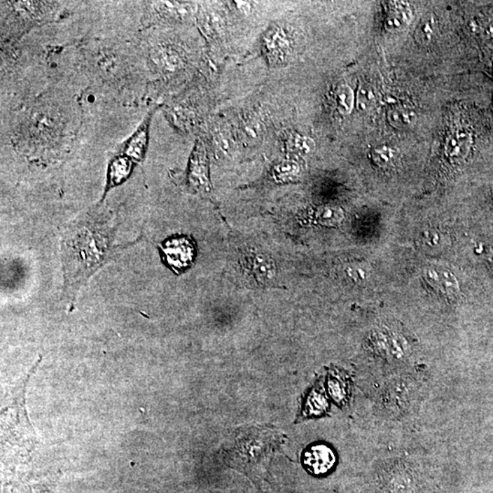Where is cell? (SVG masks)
Returning a JSON list of instances; mask_svg holds the SVG:
<instances>
[{
  "instance_id": "4",
  "label": "cell",
  "mask_w": 493,
  "mask_h": 493,
  "mask_svg": "<svg viewBox=\"0 0 493 493\" xmlns=\"http://www.w3.org/2000/svg\"><path fill=\"white\" fill-rule=\"evenodd\" d=\"M153 112L144 117V121L125 143L122 144L118 153L127 156L134 164L140 163L146 155L149 141V129Z\"/></svg>"
},
{
  "instance_id": "8",
  "label": "cell",
  "mask_w": 493,
  "mask_h": 493,
  "mask_svg": "<svg viewBox=\"0 0 493 493\" xmlns=\"http://www.w3.org/2000/svg\"><path fill=\"white\" fill-rule=\"evenodd\" d=\"M189 180L198 190L209 189L207 158L203 146L195 147L191 158L190 167H189Z\"/></svg>"
},
{
  "instance_id": "15",
  "label": "cell",
  "mask_w": 493,
  "mask_h": 493,
  "mask_svg": "<svg viewBox=\"0 0 493 493\" xmlns=\"http://www.w3.org/2000/svg\"><path fill=\"white\" fill-rule=\"evenodd\" d=\"M335 102L340 113L347 116L353 111L356 104V95L350 86L340 85L335 91Z\"/></svg>"
},
{
  "instance_id": "13",
  "label": "cell",
  "mask_w": 493,
  "mask_h": 493,
  "mask_svg": "<svg viewBox=\"0 0 493 493\" xmlns=\"http://www.w3.org/2000/svg\"><path fill=\"white\" fill-rule=\"evenodd\" d=\"M438 29V20L434 14L428 13L422 17L414 32L415 41L420 46H426L435 37Z\"/></svg>"
},
{
  "instance_id": "12",
  "label": "cell",
  "mask_w": 493,
  "mask_h": 493,
  "mask_svg": "<svg viewBox=\"0 0 493 493\" xmlns=\"http://www.w3.org/2000/svg\"><path fill=\"white\" fill-rule=\"evenodd\" d=\"M416 112L408 106H394L387 112V121L392 127L404 130L412 127L417 123Z\"/></svg>"
},
{
  "instance_id": "6",
  "label": "cell",
  "mask_w": 493,
  "mask_h": 493,
  "mask_svg": "<svg viewBox=\"0 0 493 493\" xmlns=\"http://www.w3.org/2000/svg\"><path fill=\"white\" fill-rule=\"evenodd\" d=\"M134 162L127 156L117 153L108 167L107 182L105 186L104 197L111 188L123 184L130 176L133 171Z\"/></svg>"
},
{
  "instance_id": "23",
  "label": "cell",
  "mask_w": 493,
  "mask_h": 493,
  "mask_svg": "<svg viewBox=\"0 0 493 493\" xmlns=\"http://www.w3.org/2000/svg\"><path fill=\"white\" fill-rule=\"evenodd\" d=\"M344 387V384L338 380V378H332V380L329 381L331 396H332V398L335 399V401H342V399L344 398L345 392L344 387Z\"/></svg>"
},
{
  "instance_id": "5",
  "label": "cell",
  "mask_w": 493,
  "mask_h": 493,
  "mask_svg": "<svg viewBox=\"0 0 493 493\" xmlns=\"http://www.w3.org/2000/svg\"><path fill=\"white\" fill-rule=\"evenodd\" d=\"M335 461V453L326 445L310 447L303 456V465L314 475L328 473Z\"/></svg>"
},
{
  "instance_id": "3",
  "label": "cell",
  "mask_w": 493,
  "mask_h": 493,
  "mask_svg": "<svg viewBox=\"0 0 493 493\" xmlns=\"http://www.w3.org/2000/svg\"><path fill=\"white\" fill-rule=\"evenodd\" d=\"M161 248L167 263L179 272L186 270L193 261L195 246L188 237H173L164 242Z\"/></svg>"
},
{
  "instance_id": "17",
  "label": "cell",
  "mask_w": 493,
  "mask_h": 493,
  "mask_svg": "<svg viewBox=\"0 0 493 493\" xmlns=\"http://www.w3.org/2000/svg\"><path fill=\"white\" fill-rule=\"evenodd\" d=\"M373 162L380 167H387L393 163L396 158L395 150L391 147L378 146L370 153Z\"/></svg>"
},
{
  "instance_id": "18",
  "label": "cell",
  "mask_w": 493,
  "mask_h": 493,
  "mask_svg": "<svg viewBox=\"0 0 493 493\" xmlns=\"http://www.w3.org/2000/svg\"><path fill=\"white\" fill-rule=\"evenodd\" d=\"M327 403L320 393L312 392L308 396L307 401L303 407V415H320L326 410Z\"/></svg>"
},
{
  "instance_id": "21",
  "label": "cell",
  "mask_w": 493,
  "mask_h": 493,
  "mask_svg": "<svg viewBox=\"0 0 493 493\" xmlns=\"http://www.w3.org/2000/svg\"><path fill=\"white\" fill-rule=\"evenodd\" d=\"M298 171V165L293 161H286L276 167L275 175L279 179H285L297 175Z\"/></svg>"
},
{
  "instance_id": "14",
  "label": "cell",
  "mask_w": 493,
  "mask_h": 493,
  "mask_svg": "<svg viewBox=\"0 0 493 493\" xmlns=\"http://www.w3.org/2000/svg\"><path fill=\"white\" fill-rule=\"evenodd\" d=\"M429 284L447 294L458 293L459 285L452 273L446 270H431L426 273Z\"/></svg>"
},
{
  "instance_id": "11",
  "label": "cell",
  "mask_w": 493,
  "mask_h": 493,
  "mask_svg": "<svg viewBox=\"0 0 493 493\" xmlns=\"http://www.w3.org/2000/svg\"><path fill=\"white\" fill-rule=\"evenodd\" d=\"M249 266L258 281L266 284L272 281L276 275V267L270 258L263 254H254L249 258Z\"/></svg>"
},
{
  "instance_id": "20",
  "label": "cell",
  "mask_w": 493,
  "mask_h": 493,
  "mask_svg": "<svg viewBox=\"0 0 493 493\" xmlns=\"http://www.w3.org/2000/svg\"><path fill=\"white\" fill-rule=\"evenodd\" d=\"M342 216L341 210L332 207H321L317 212V218L323 223H338Z\"/></svg>"
},
{
  "instance_id": "1",
  "label": "cell",
  "mask_w": 493,
  "mask_h": 493,
  "mask_svg": "<svg viewBox=\"0 0 493 493\" xmlns=\"http://www.w3.org/2000/svg\"><path fill=\"white\" fill-rule=\"evenodd\" d=\"M117 224L106 211L95 209L69 223L62 236L65 296L71 303L93 275L126 248L114 244Z\"/></svg>"
},
{
  "instance_id": "7",
  "label": "cell",
  "mask_w": 493,
  "mask_h": 493,
  "mask_svg": "<svg viewBox=\"0 0 493 493\" xmlns=\"http://www.w3.org/2000/svg\"><path fill=\"white\" fill-rule=\"evenodd\" d=\"M412 20L410 5L405 2H387V13L384 25L390 32H398L407 28Z\"/></svg>"
},
{
  "instance_id": "2",
  "label": "cell",
  "mask_w": 493,
  "mask_h": 493,
  "mask_svg": "<svg viewBox=\"0 0 493 493\" xmlns=\"http://www.w3.org/2000/svg\"><path fill=\"white\" fill-rule=\"evenodd\" d=\"M282 433L269 426H249L237 429L225 452L230 463L239 466L261 465L284 443Z\"/></svg>"
},
{
  "instance_id": "24",
  "label": "cell",
  "mask_w": 493,
  "mask_h": 493,
  "mask_svg": "<svg viewBox=\"0 0 493 493\" xmlns=\"http://www.w3.org/2000/svg\"><path fill=\"white\" fill-rule=\"evenodd\" d=\"M260 125H255L254 123L245 126L244 134L249 139H256L258 137V131H260Z\"/></svg>"
},
{
  "instance_id": "16",
  "label": "cell",
  "mask_w": 493,
  "mask_h": 493,
  "mask_svg": "<svg viewBox=\"0 0 493 493\" xmlns=\"http://www.w3.org/2000/svg\"><path fill=\"white\" fill-rule=\"evenodd\" d=\"M375 92L369 84H362L359 87L356 97V104L360 112L366 113L372 110L375 104Z\"/></svg>"
},
{
  "instance_id": "22",
  "label": "cell",
  "mask_w": 493,
  "mask_h": 493,
  "mask_svg": "<svg viewBox=\"0 0 493 493\" xmlns=\"http://www.w3.org/2000/svg\"><path fill=\"white\" fill-rule=\"evenodd\" d=\"M347 272L348 276L354 282H363L368 277V270L360 264H352L347 267Z\"/></svg>"
},
{
  "instance_id": "9",
  "label": "cell",
  "mask_w": 493,
  "mask_h": 493,
  "mask_svg": "<svg viewBox=\"0 0 493 493\" xmlns=\"http://www.w3.org/2000/svg\"><path fill=\"white\" fill-rule=\"evenodd\" d=\"M471 144L473 137L470 132L463 128L458 129L447 137L445 146L446 154L452 159L464 158L470 151Z\"/></svg>"
},
{
  "instance_id": "10",
  "label": "cell",
  "mask_w": 493,
  "mask_h": 493,
  "mask_svg": "<svg viewBox=\"0 0 493 493\" xmlns=\"http://www.w3.org/2000/svg\"><path fill=\"white\" fill-rule=\"evenodd\" d=\"M266 46L270 56L284 60L290 53V39L281 29H275L267 36Z\"/></svg>"
},
{
  "instance_id": "19",
  "label": "cell",
  "mask_w": 493,
  "mask_h": 493,
  "mask_svg": "<svg viewBox=\"0 0 493 493\" xmlns=\"http://www.w3.org/2000/svg\"><path fill=\"white\" fill-rule=\"evenodd\" d=\"M291 144H293V149L302 155L311 154L315 149L314 140L311 137H303V135H296L291 140Z\"/></svg>"
}]
</instances>
